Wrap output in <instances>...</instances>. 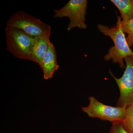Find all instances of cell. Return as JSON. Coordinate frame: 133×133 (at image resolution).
Returning <instances> with one entry per match:
<instances>
[{
  "label": "cell",
  "mask_w": 133,
  "mask_h": 133,
  "mask_svg": "<svg viewBox=\"0 0 133 133\" xmlns=\"http://www.w3.org/2000/svg\"><path fill=\"white\" fill-rule=\"evenodd\" d=\"M97 27L104 35L110 37L114 44V46L108 50L104 56V59L106 61L112 59L113 63L118 64L121 68H125L124 59L133 56V51L129 46L125 33L121 27L117 24L112 27L99 24Z\"/></svg>",
  "instance_id": "1"
},
{
  "label": "cell",
  "mask_w": 133,
  "mask_h": 133,
  "mask_svg": "<svg viewBox=\"0 0 133 133\" xmlns=\"http://www.w3.org/2000/svg\"><path fill=\"white\" fill-rule=\"evenodd\" d=\"M7 49L15 57L35 63L32 50L37 37L16 28H5Z\"/></svg>",
  "instance_id": "2"
},
{
  "label": "cell",
  "mask_w": 133,
  "mask_h": 133,
  "mask_svg": "<svg viewBox=\"0 0 133 133\" xmlns=\"http://www.w3.org/2000/svg\"><path fill=\"white\" fill-rule=\"evenodd\" d=\"M6 26L19 29L36 37L50 35L51 33L50 25L22 10L16 12L10 17L7 22Z\"/></svg>",
  "instance_id": "3"
},
{
  "label": "cell",
  "mask_w": 133,
  "mask_h": 133,
  "mask_svg": "<svg viewBox=\"0 0 133 133\" xmlns=\"http://www.w3.org/2000/svg\"><path fill=\"white\" fill-rule=\"evenodd\" d=\"M89 104L81 110L92 118L107 121L112 124L121 123L125 115L127 108L112 107L103 104L93 97L88 98Z\"/></svg>",
  "instance_id": "4"
},
{
  "label": "cell",
  "mask_w": 133,
  "mask_h": 133,
  "mask_svg": "<svg viewBox=\"0 0 133 133\" xmlns=\"http://www.w3.org/2000/svg\"><path fill=\"white\" fill-rule=\"evenodd\" d=\"M88 6L87 0H70L60 9L54 10L55 17H67L70 20L67 30L78 28L86 29L85 15Z\"/></svg>",
  "instance_id": "5"
},
{
  "label": "cell",
  "mask_w": 133,
  "mask_h": 133,
  "mask_svg": "<svg viewBox=\"0 0 133 133\" xmlns=\"http://www.w3.org/2000/svg\"><path fill=\"white\" fill-rule=\"evenodd\" d=\"M124 61L125 69L121 77H116L111 70H109V72L119 90V97L116 106L127 108L133 104V56L125 58Z\"/></svg>",
  "instance_id": "6"
},
{
  "label": "cell",
  "mask_w": 133,
  "mask_h": 133,
  "mask_svg": "<svg viewBox=\"0 0 133 133\" xmlns=\"http://www.w3.org/2000/svg\"><path fill=\"white\" fill-rule=\"evenodd\" d=\"M39 66L42 70L43 78L46 80L52 78L59 68L57 63L56 48L50 41L48 50Z\"/></svg>",
  "instance_id": "7"
},
{
  "label": "cell",
  "mask_w": 133,
  "mask_h": 133,
  "mask_svg": "<svg viewBox=\"0 0 133 133\" xmlns=\"http://www.w3.org/2000/svg\"><path fill=\"white\" fill-rule=\"evenodd\" d=\"M50 35L37 37L33 45L32 53L35 63L40 65L48 50Z\"/></svg>",
  "instance_id": "8"
},
{
  "label": "cell",
  "mask_w": 133,
  "mask_h": 133,
  "mask_svg": "<svg viewBox=\"0 0 133 133\" xmlns=\"http://www.w3.org/2000/svg\"><path fill=\"white\" fill-rule=\"evenodd\" d=\"M120 12L122 21L133 19V0H111Z\"/></svg>",
  "instance_id": "9"
},
{
  "label": "cell",
  "mask_w": 133,
  "mask_h": 133,
  "mask_svg": "<svg viewBox=\"0 0 133 133\" xmlns=\"http://www.w3.org/2000/svg\"><path fill=\"white\" fill-rule=\"evenodd\" d=\"M116 24L121 27L124 33L127 34L126 39L129 46L131 48L133 46V19L123 21L120 17L118 16Z\"/></svg>",
  "instance_id": "10"
},
{
  "label": "cell",
  "mask_w": 133,
  "mask_h": 133,
  "mask_svg": "<svg viewBox=\"0 0 133 133\" xmlns=\"http://www.w3.org/2000/svg\"><path fill=\"white\" fill-rule=\"evenodd\" d=\"M121 124L126 132L133 133V104L126 108L125 115Z\"/></svg>",
  "instance_id": "11"
},
{
  "label": "cell",
  "mask_w": 133,
  "mask_h": 133,
  "mask_svg": "<svg viewBox=\"0 0 133 133\" xmlns=\"http://www.w3.org/2000/svg\"><path fill=\"white\" fill-rule=\"evenodd\" d=\"M109 133H128L122 127L121 123L112 124Z\"/></svg>",
  "instance_id": "12"
}]
</instances>
